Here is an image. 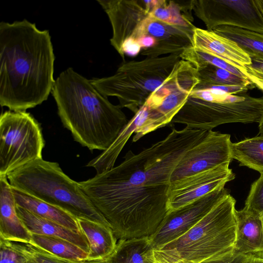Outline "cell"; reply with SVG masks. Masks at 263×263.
Instances as JSON below:
<instances>
[{"mask_svg": "<svg viewBox=\"0 0 263 263\" xmlns=\"http://www.w3.org/2000/svg\"><path fill=\"white\" fill-rule=\"evenodd\" d=\"M185 127L138 154L128 151L116 166L79 182L117 239L151 236L168 212L171 176L185 153L207 135Z\"/></svg>", "mask_w": 263, "mask_h": 263, "instance_id": "6da1fadb", "label": "cell"}, {"mask_svg": "<svg viewBox=\"0 0 263 263\" xmlns=\"http://www.w3.org/2000/svg\"><path fill=\"white\" fill-rule=\"evenodd\" d=\"M55 56L49 32L26 19L0 23V104L26 111L52 91Z\"/></svg>", "mask_w": 263, "mask_h": 263, "instance_id": "7a4b0ae2", "label": "cell"}, {"mask_svg": "<svg viewBox=\"0 0 263 263\" xmlns=\"http://www.w3.org/2000/svg\"><path fill=\"white\" fill-rule=\"evenodd\" d=\"M51 92L63 126L89 150H107L128 122L119 105L72 68L60 73Z\"/></svg>", "mask_w": 263, "mask_h": 263, "instance_id": "3957f363", "label": "cell"}, {"mask_svg": "<svg viewBox=\"0 0 263 263\" xmlns=\"http://www.w3.org/2000/svg\"><path fill=\"white\" fill-rule=\"evenodd\" d=\"M7 177L12 188L60 208L76 218L109 225L79 182L66 175L57 162L37 159Z\"/></svg>", "mask_w": 263, "mask_h": 263, "instance_id": "277c9868", "label": "cell"}, {"mask_svg": "<svg viewBox=\"0 0 263 263\" xmlns=\"http://www.w3.org/2000/svg\"><path fill=\"white\" fill-rule=\"evenodd\" d=\"M179 54L124 62L112 76L90 80L104 96L117 97L121 108L136 114L181 60Z\"/></svg>", "mask_w": 263, "mask_h": 263, "instance_id": "5b68a950", "label": "cell"}, {"mask_svg": "<svg viewBox=\"0 0 263 263\" xmlns=\"http://www.w3.org/2000/svg\"><path fill=\"white\" fill-rule=\"evenodd\" d=\"M235 203L229 194L183 235L160 248L175 249L182 258L194 263L233 249L236 237Z\"/></svg>", "mask_w": 263, "mask_h": 263, "instance_id": "8992f818", "label": "cell"}, {"mask_svg": "<svg viewBox=\"0 0 263 263\" xmlns=\"http://www.w3.org/2000/svg\"><path fill=\"white\" fill-rule=\"evenodd\" d=\"M40 124L26 111L7 110L0 117V176L42 158Z\"/></svg>", "mask_w": 263, "mask_h": 263, "instance_id": "52a82bcc", "label": "cell"}, {"mask_svg": "<svg viewBox=\"0 0 263 263\" xmlns=\"http://www.w3.org/2000/svg\"><path fill=\"white\" fill-rule=\"evenodd\" d=\"M262 116L263 97L248 95L244 100L229 103L209 101L190 96L171 123L209 131L226 123H259Z\"/></svg>", "mask_w": 263, "mask_h": 263, "instance_id": "ba28073f", "label": "cell"}, {"mask_svg": "<svg viewBox=\"0 0 263 263\" xmlns=\"http://www.w3.org/2000/svg\"><path fill=\"white\" fill-rule=\"evenodd\" d=\"M199 83L196 68L181 60L143 105L148 112L150 131L170 123Z\"/></svg>", "mask_w": 263, "mask_h": 263, "instance_id": "9c48e42d", "label": "cell"}, {"mask_svg": "<svg viewBox=\"0 0 263 263\" xmlns=\"http://www.w3.org/2000/svg\"><path fill=\"white\" fill-rule=\"evenodd\" d=\"M191 5L208 30L229 26L263 33V20L254 0H192Z\"/></svg>", "mask_w": 263, "mask_h": 263, "instance_id": "30bf717a", "label": "cell"}, {"mask_svg": "<svg viewBox=\"0 0 263 263\" xmlns=\"http://www.w3.org/2000/svg\"><path fill=\"white\" fill-rule=\"evenodd\" d=\"M222 185L198 200L169 212L150 238L155 249H159L189 231L218 203L230 194Z\"/></svg>", "mask_w": 263, "mask_h": 263, "instance_id": "8fae6325", "label": "cell"}, {"mask_svg": "<svg viewBox=\"0 0 263 263\" xmlns=\"http://www.w3.org/2000/svg\"><path fill=\"white\" fill-rule=\"evenodd\" d=\"M230 135L209 130L205 137L190 148L174 169L170 184L192 175L230 163Z\"/></svg>", "mask_w": 263, "mask_h": 263, "instance_id": "7c38bea8", "label": "cell"}, {"mask_svg": "<svg viewBox=\"0 0 263 263\" xmlns=\"http://www.w3.org/2000/svg\"><path fill=\"white\" fill-rule=\"evenodd\" d=\"M229 164L226 163L170 184L168 212L192 203L233 180L235 174Z\"/></svg>", "mask_w": 263, "mask_h": 263, "instance_id": "4fadbf2b", "label": "cell"}, {"mask_svg": "<svg viewBox=\"0 0 263 263\" xmlns=\"http://www.w3.org/2000/svg\"><path fill=\"white\" fill-rule=\"evenodd\" d=\"M108 16L112 29L110 44L125 61L123 45L149 15L146 1L97 0Z\"/></svg>", "mask_w": 263, "mask_h": 263, "instance_id": "5bb4252c", "label": "cell"}, {"mask_svg": "<svg viewBox=\"0 0 263 263\" xmlns=\"http://www.w3.org/2000/svg\"><path fill=\"white\" fill-rule=\"evenodd\" d=\"M194 29L163 22L149 14L132 38L137 41L146 35L154 39V46L140 51L141 54L146 58H157L166 54H180L193 47Z\"/></svg>", "mask_w": 263, "mask_h": 263, "instance_id": "9a60e30c", "label": "cell"}, {"mask_svg": "<svg viewBox=\"0 0 263 263\" xmlns=\"http://www.w3.org/2000/svg\"><path fill=\"white\" fill-rule=\"evenodd\" d=\"M193 47L221 59L244 74L246 72V66L252 63L250 57L236 42L207 29L194 28Z\"/></svg>", "mask_w": 263, "mask_h": 263, "instance_id": "2e32d148", "label": "cell"}, {"mask_svg": "<svg viewBox=\"0 0 263 263\" xmlns=\"http://www.w3.org/2000/svg\"><path fill=\"white\" fill-rule=\"evenodd\" d=\"M0 238L14 242H31V234L17 215L12 187L6 176H0Z\"/></svg>", "mask_w": 263, "mask_h": 263, "instance_id": "e0dca14e", "label": "cell"}, {"mask_svg": "<svg viewBox=\"0 0 263 263\" xmlns=\"http://www.w3.org/2000/svg\"><path fill=\"white\" fill-rule=\"evenodd\" d=\"M236 237L234 250L241 254L263 256V228L260 216L245 208L235 211Z\"/></svg>", "mask_w": 263, "mask_h": 263, "instance_id": "ac0fdd59", "label": "cell"}, {"mask_svg": "<svg viewBox=\"0 0 263 263\" xmlns=\"http://www.w3.org/2000/svg\"><path fill=\"white\" fill-rule=\"evenodd\" d=\"M16 211L23 224L31 234L61 238L69 241L89 253V246L86 236L57 222L36 215L17 205Z\"/></svg>", "mask_w": 263, "mask_h": 263, "instance_id": "d6986e66", "label": "cell"}, {"mask_svg": "<svg viewBox=\"0 0 263 263\" xmlns=\"http://www.w3.org/2000/svg\"><path fill=\"white\" fill-rule=\"evenodd\" d=\"M77 220L80 230L86 236L89 246L87 260H107L117 244V239L110 226L84 218H77Z\"/></svg>", "mask_w": 263, "mask_h": 263, "instance_id": "ffe728a7", "label": "cell"}, {"mask_svg": "<svg viewBox=\"0 0 263 263\" xmlns=\"http://www.w3.org/2000/svg\"><path fill=\"white\" fill-rule=\"evenodd\" d=\"M16 205L41 217L82 233L77 218L65 210L12 188Z\"/></svg>", "mask_w": 263, "mask_h": 263, "instance_id": "44dd1931", "label": "cell"}, {"mask_svg": "<svg viewBox=\"0 0 263 263\" xmlns=\"http://www.w3.org/2000/svg\"><path fill=\"white\" fill-rule=\"evenodd\" d=\"M150 236L120 239L107 259L109 263H155Z\"/></svg>", "mask_w": 263, "mask_h": 263, "instance_id": "7402d4cb", "label": "cell"}, {"mask_svg": "<svg viewBox=\"0 0 263 263\" xmlns=\"http://www.w3.org/2000/svg\"><path fill=\"white\" fill-rule=\"evenodd\" d=\"M147 117L145 109L141 106L128 121L111 145L100 156V167L98 173L114 166L115 163L132 135L136 133L144 125Z\"/></svg>", "mask_w": 263, "mask_h": 263, "instance_id": "603a6c76", "label": "cell"}, {"mask_svg": "<svg viewBox=\"0 0 263 263\" xmlns=\"http://www.w3.org/2000/svg\"><path fill=\"white\" fill-rule=\"evenodd\" d=\"M231 158L259 173L263 172V136L246 139L230 145Z\"/></svg>", "mask_w": 263, "mask_h": 263, "instance_id": "cb8c5ba5", "label": "cell"}, {"mask_svg": "<svg viewBox=\"0 0 263 263\" xmlns=\"http://www.w3.org/2000/svg\"><path fill=\"white\" fill-rule=\"evenodd\" d=\"M235 42L251 58L263 59V33L229 26H220L212 30Z\"/></svg>", "mask_w": 263, "mask_h": 263, "instance_id": "d4e9b609", "label": "cell"}, {"mask_svg": "<svg viewBox=\"0 0 263 263\" xmlns=\"http://www.w3.org/2000/svg\"><path fill=\"white\" fill-rule=\"evenodd\" d=\"M187 9H191V1L181 5L174 1L156 0L150 15L163 22L180 27L195 28L193 18Z\"/></svg>", "mask_w": 263, "mask_h": 263, "instance_id": "484cf974", "label": "cell"}, {"mask_svg": "<svg viewBox=\"0 0 263 263\" xmlns=\"http://www.w3.org/2000/svg\"><path fill=\"white\" fill-rule=\"evenodd\" d=\"M31 243L59 257L69 260H87L89 255V253L77 245L59 237L31 234Z\"/></svg>", "mask_w": 263, "mask_h": 263, "instance_id": "4316f807", "label": "cell"}, {"mask_svg": "<svg viewBox=\"0 0 263 263\" xmlns=\"http://www.w3.org/2000/svg\"><path fill=\"white\" fill-rule=\"evenodd\" d=\"M199 83L195 89L209 88L214 86L237 85L252 89L255 86L248 79L227 70L207 64L196 68Z\"/></svg>", "mask_w": 263, "mask_h": 263, "instance_id": "83f0119b", "label": "cell"}, {"mask_svg": "<svg viewBox=\"0 0 263 263\" xmlns=\"http://www.w3.org/2000/svg\"><path fill=\"white\" fill-rule=\"evenodd\" d=\"M18 243L26 259V263H109L108 260L81 261L69 260L54 255L31 243L18 242Z\"/></svg>", "mask_w": 263, "mask_h": 263, "instance_id": "f1b7e54d", "label": "cell"}, {"mask_svg": "<svg viewBox=\"0 0 263 263\" xmlns=\"http://www.w3.org/2000/svg\"><path fill=\"white\" fill-rule=\"evenodd\" d=\"M251 185L244 208L260 215L263 213V172Z\"/></svg>", "mask_w": 263, "mask_h": 263, "instance_id": "f546056e", "label": "cell"}, {"mask_svg": "<svg viewBox=\"0 0 263 263\" xmlns=\"http://www.w3.org/2000/svg\"><path fill=\"white\" fill-rule=\"evenodd\" d=\"M0 263H26L18 242L0 238Z\"/></svg>", "mask_w": 263, "mask_h": 263, "instance_id": "4dcf8cb0", "label": "cell"}, {"mask_svg": "<svg viewBox=\"0 0 263 263\" xmlns=\"http://www.w3.org/2000/svg\"><path fill=\"white\" fill-rule=\"evenodd\" d=\"M155 263H194L182 258L174 249H155Z\"/></svg>", "mask_w": 263, "mask_h": 263, "instance_id": "1f68e13d", "label": "cell"}, {"mask_svg": "<svg viewBox=\"0 0 263 263\" xmlns=\"http://www.w3.org/2000/svg\"><path fill=\"white\" fill-rule=\"evenodd\" d=\"M250 255L241 254L232 249L200 263H245Z\"/></svg>", "mask_w": 263, "mask_h": 263, "instance_id": "d6a6232c", "label": "cell"}, {"mask_svg": "<svg viewBox=\"0 0 263 263\" xmlns=\"http://www.w3.org/2000/svg\"><path fill=\"white\" fill-rule=\"evenodd\" d=\"M252 63L246 66L247 74L251 75L257 79L263 81V59L251 58Z\"/></svg>", "mask_w": 263, "mask_h": 263, "instance_id": "836d02e7", "label": "cell"}, {"mask_svg": "<svg viewBox=\"0 0 263 263\" xmlns=\"http://www.w3.org/2000/svg\"><path fill=\"white\" fill-rule=\"evenodd\" d=\"M141 47L139 43L134 39H127L123 45V50L125 54L135 56L141 50Z\"/></svg>", "mask_w": 263, "mask_h": 263, "instance_id": "e575fe53", "label": "cell"}, {"mask_svg": "<svg viewBox=\"0 0 263 263\" xmlns=\"http://www.w3.org/2000/svg\"><path fill=\"white\" fill-rule=\"evenodd\" d=\"M246 77L255 86H257L263 91V81L257 79L249 74H247Z\"/></svg>", "mask_w": 263, "mask_h": 263, "instance_id": "d590c367", "label": "cell"}, {"mask_svg": "<svg viewBox=\"0 0 263 263\" xmlns=\"http://www.w3.org/2000/svg\"><path fill=\"white\" fill-rule=\"evenodd\" d=\"M258 11L263 20V0H254Z\"/></svg>", "mask_w": 263, "mask_h": 263, "instance_id": "8d00e7d4", "label": "cell"}, {"mask_svg": "<svg viewBox=\"0 0 263 263\" xmlns=\"http://www.w3.org/2000/svg\"><path fill=\"white\" fill-rule=\"evenodd\" d=\"M245 263H263L258 257L251 255Z\"/></svg>", "mask_w": 263, "mask_h": 263, "instance_id": "74e56055", "label": "cell"}, {"mask_svg": "<svg viewBox=\"0 0 263 263\" xmlns=\"http://www.w3.org/2000/svg\"><path fill=\"white\" fill-rule=\"evenodd\" d=\"M258 127L260 135L263 136V116H262L261 119L259 122Z\"/></svg>", "mask_w": 263, "mask_h": 263, "instance_id": "f35d334b", "label": "cell"}, {"mask_svg": "<svg viewBox=\"0 0 263 263\" xmlns=\"http://www.w3.org/2000/svg\"><path fill=\"white\" fill-rule=\"evenodd\" d=\"M260 219H261V221L262 226V228H263V213H262L260 215Z\"/></svg>", "mask_w": 263, "mask_h": 263, "instance_id": "ab89813d", "label": "cell"}, {"mask_svg": "<svg viewBox=\"0 0 263 263\" xmlns=\"http://www.w3.org/2000/svg\"><path fill=\"white\" fill-rule=\"evenodd\" d=\"M261 261H263V256L260 257H258Z\"/></svg>", "mask_w": 263, "mask_h": 263, "instance_id": "60d3db41", "label": "cell"}]
</instances>
